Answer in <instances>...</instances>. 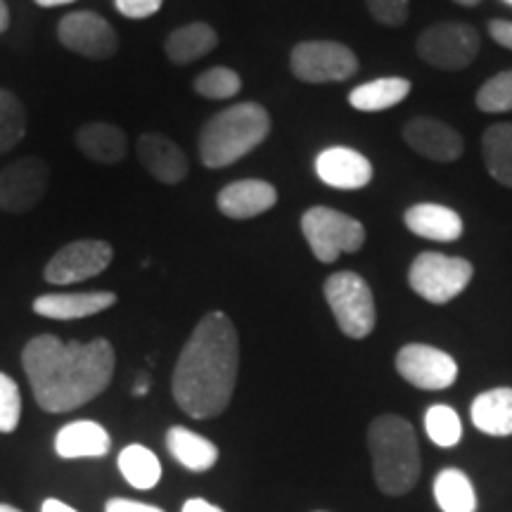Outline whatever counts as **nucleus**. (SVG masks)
<instances>
[{
    "mask_svg": "<svg viewBox=\"0 0 512 512\" xmlns=\"http://www.w3.org/2000/svg\"><path fill=\"white\" fill-rule=\"evenodd\" d=\"M10 27V10L5 5V0H0V34Z\"/></svg>",
    "mask_w": 512,
    "mask_h": 512,
    "instance_id": "nucleus-40",
    "label": "nucleus"
},
{
    "mask_svg": "<svg viewBox=\"0 0 512 512\" xmlns=\"http://www.w3.org/2000/svg\"><path fill=\"white\" fill-rule=\"evenodd\" d=\"M19 418H22V394L17 382L10 375L0 373V432H15Z\"/></svg>",
    "mask_w": 512,
    "mask_h": 512,
    "instance_id": "nucleus-33",
    "label": "nucleus"
},
{
    "mask_svg": "<svg viewBox=\"0 0 512 512\" xmlns=\"http://www.w3.org/2000/svg\"><path fill=\"white\" fill-rule=\"evenodd\" d=\"M41 8H60V5H69L74 3V0H36Z\"/></svg>",
    "mask_w": 512,
    "mask_h": 512,
    "instance_id": "nucleus-41",
    "label": "nucleus"
},
{
    "mask_svg": "<svg viewBox=\"0 0 512 512\" xmlns=\"http://www.w3.org/2000/svg\"><path fill=\"white\" fill-rule=\"evenodd\" d=\"M162 3L164 0H114V5H117L121 15L131 19H147L157 15Z\"/></svg>",
    "mask_w": 512,
    "mask_h": 512,
    "instance_id": "nucleus-35",
    "label": "nucleus"
},
{
    "mask_svg": "<svg viewBox=\"0 0 512 512\" xmlns=\"http://www.w3.org/2000/svg\"><path fill=\"white\" fill-rule=\"evenodd\" d=\"M117 304L114 292H74V294H41L34 299V311L53 320H79L112 309Z\"/></svg>",
    "mask_w": 512,
    "mask_h": 512,
    "instance_id": "nucleus-18",
    "label": "nucleus"
},
{
    "mask_svg": "<svg viewBox=\"0 0 512 512\" xmlns=\"http://www.w3.org/2000/svg\"><path fill=\"white\" fill-rule=\"evenodd\" d=\"M368 451L373 479L387 496H406L420 477L418 434L406 418L384 413L368 427Z\"/></svg>",
    "mask_w": 512,
    "mask_h": 512,
    "instance_id": "nucleus-3",
    "label": "nucleus"
},
{
    "mask_svg": "<svg viewBox=\"0 0 512 512\" xmlns=\"http://www.w3.org/2000/svg\"><path fill=\"white\" fill-rule=\"evenodd\" d=\"M136 150L143 169L159 183L178 185L190 174V164L183 147L162 133H143L138 138Z\"/></svg>",
    "mask_w": 512,
    "mask_h": 512,
    "instance_id": "nucleus-15",
    "label": "nucleus"
},
{
    "mask_svg": "<svg viewBox=\"0 0 512 512\" xmlns=\"http://www.w3.org/2000/svg\"><path fill=\"white\" fill-rule=\"evenodd\" d=\"M411 93V81L401 76H387V79H375L356 86L349 93V105L358 112H384L392 110Z\"/></svg>",
    "mask_w": 512,
    "mask_h": 512,
    "instance_id": "nucleus-24",
    "label": "nucleus"
},
{
    "mask_svg": "<svg viewBox=\"0 0 512 512\" xmlns=\"http://www.w3.org/2000/svg\"><path fill=\"white\" fill-rule=\"evenodd\" d=\"M505 3H508V5H512V0H505Z\"/></svg>",
    "mask_w": 512,
    "mask_h": 512,
    "instance_id": "nucleus-44",
    "label": "nucleus"
},
{
    "mask_svg": "<svg viewBox=\"0 0 512 512\" xmlns=\"http://www.w3.org/2000/svg\"><path fill=\"white\" fill-rule=\"evenodd\" d=\"M57 36H60L64 48L88 57V60H110L119 50L117 31L105 17L95 15L91 10L72 12V15L62 17L57 24Z\"/></svg>",
    "mask_w": 512,
    "mask_h": 512,
    "instance_id": "nucleus-12",
    "label": "nucleus"
},
{
    "mask_svg": "<svg viewBox=\"0 0 512 512\" xmlns=\"http://www.w3.org/2000/svg\"><path fill=\"white\" fill-rule=\"evenodd\" d=\"M76 147L91 162L98 164H119L128 152L126 133L117 124L107 121H91L76 131Z\"/></svg>",
    "mask_w": 512,
    "mask_h": 512,
    "instance_id": "nucleus-21",
    "label": "nucleus"
},
{
    "mask_svg": "<svg viewBox=\"0 0 512 512\" xmlns=\"http://www.w3.org/2000/svg\"><path fill=\"white\" fill-rule=\"evenodd\" d=\"M41 512H76V510H74V508H69L67 503L57 501V498H48V501L43 503Z\"/></svg>",
    "mask_w": 512,
    "mask_h": 512,
    "instance_id": "nucleus-39",
    "label": "nucleus"
},
{
    "mask_svg": "<svg viewBox=\"0 0 512 512\" xmlns=\"http://www.w3.org/2000/svg\"><path fill=\"white\" fill-rule=\"evenodd\" d=\"M453 3L463 5V8H475V5L482 3V0H453Z\"/></svg>",
    "mask_w": 512,
    "mask_h": 512,
    "instance_id": "nucleus-42",
    "label": "nucleus"
},
{
    "mask_svg": "<svg viewBox=\"0 0 512 512\" xmlns=\"http://www.w3.org/2000/svg\"><path fill=\"white\" fill-rule=\"evenodd\" d=\"M292 74L304 83L349 81L358 72L354 50L337 41L297 43L290 55Z\"/></svg>",
    "mask_w": 512,
    "mask_h": 512,
    "instance_id": "nucleus-8",
    "label": "nucleus"
},
{
    "mask_svg": "<svg viewBox=\"0 0 512 512\" xmlns=\"http://www.w3.org/2000/svg\"><path fill=\"white\" fill-rule=\"evenodd\" d=\"M420 60L437 69H465L479 53V34L465 22H439L418 38Z\"/></svg>",
    "mask_w": 512,
    "mask_h": 512,
    "instance_id": "nucleus-9",
    "label": "nucleus"
},
{
    "mask_svg": "<svg viewBox=\"0 0 512 512\" xmlns=\"http://www.w3.org/2000/svg\"><path fill=\"white\" fill-rule=\"evenodd\" d=\"M316 174L330 188L358 190L373 181V164L361 152L339 145L320 152L316 159Z\"/></svg>",
    "mask_w": 512,
    "mask_h": 512,
    "instance_id": "nucleus-16",
    "label": "nucleus"
},
{
    "mask_svg": "<svg viewBox=\"0 0 512 512\" xmlns=\"http://www.w3.org/2000/svg\"><path fill=\"white\" fill-rule=\"evenodd\" d=\"M482 155L486 171L505 188H512V124H494L484 131Z\"/></svg>",
    "mask_w": 512,
    "mask_h": 512,
    "instance_id": "nucleus-27",
    "label": "nucleus"
},
{
    "mask_svg": "<svg viewBox=\"0 0 512 512\" xmlns=\"http://www.w3.org/2000/svg\"><path fill=\"white\" fill-rule=\"evenodd\" d=\"M166 448L190 472H207L219 460V448H216V444H211L209 439H204L197 432L181 425L171 427L169 434H166Z\"/></svg>",
    "mask_w": 512,
    "mask_h": 512,
    "instance_id": "nucleus-23",
    "label": "nucleus"
},
{
    "mask_svg": "<svg viewBox=\"0 0 512 512\" xmlns=\"http://www.w3.org/2000/svg\"><path fill=\"white\" fill-rule=\"evenodd\" d=\"M425 430L437 446L453 448L463 437V422L451 406H432L425 415Z\"/></svg>",
    "mask_w": 512,
    "mask_h": 512,
    "instance_id": "nucleus-30",
    "label": "nucleus"
},
{
    "mask_svg": "<svg viewBox=\"0 0 512 512\" xmlns=\"http://www.w3.org/2000/svg\"><path fill=\"white\" fill-rule=\"evenodd\" d=\"M0 512H22V510L12 508V505H0Z\"/></svg>",
    "mask_w": 512,
    "mask_h": 512,
    "instance_id": "nucleus-43",
    "label": "nucleus"
},
{
    "mask_svg": "<svg viewBox=\"0 0 512 512\" xmlns=\"http://www.w3.org/2000/svg\"><path fill=\"white\" fill-rule=\"evenodd\" d=\"M403 140L418 155L432 159V162H456L463 157L465 143L463 136L446 121L432 117L411 119L403 126Z\"/></svg>",
    "mask_w": 512,
    "mask_h": 512,
    "instance_id": "nucleus-14",
    "label": "nucleus"
},
{
    "mask_svg": "<svg viewBox=\"0 0 512 512\" xmlns=\"http://www.w3.org/2000/svg\"><path fill=\"white\" fill-rule=\"evenodd\" d=\"M275 202H278V190L271 183L256 181V178L230 183L216 197L221 214L233 221H245L266 214L268 209L275 207Z\"/></svg>",
    "mask_w": 512,
    "mask_h": 512,
    "instance_id": "nucleus-17",
    "label": "nucleus"
},
{
    "mask_svg": "<svg viewBox=\"0 0 512 512\" xmlns=\"http://www.w3.org/2000/svg\"><path fill=\"white\" fill-rule=\"evenodd\" d=\"M434 498L444 512H477V491L458 467H446L434 479Z\"/></svg>",
    "mask_w": 512,
    "mask_h": 512,
    "instance_id": "nucleus-26",
    "label": "nucleus"
},
{
    "mask_svg": "<svg viewBox=\"0 0 512 512\" xmlns=\"http://www.w3.org/2000/svg\"><path fill=\"white\" fill-rule=\"evenodd\" d=\"M22 366L38 406L48 413H69L110 387L114 347L102 337L81 344L38 335L24 347Z\"/></svg>",
    "mask_w": 512,
    "mask_h": 512,
    "instance_id": "nucleus-1",
    "label": "nucleus"
},
{
    "mask_svg": "<svg viewBox=\"0 0 512 512\" xmlns=\"http://www.w3.org/2000/svg\"><path fill=\"white\" fill-rule=\"evenodd\" d=\"M110 448V434L93 420L72 422L55 437V451L60 458H102L110 453Z\"/></svg>",
    "mask_w": 512,
    "mask_h": 512,
    "instance_id": "nucleus-20",
    "label": "nucleus"
},
{
    "mask_svg": "<svg viewBox=\"0 0 512 512\" xmlns=\"http://www.w3.org/2000/svg\"><path fill=\"white\" fill-rule=\"evenodd\" d=\"M271 133V117L259 102H240L214 114L200 133V159L207 169H226L256 150Z\"/></svg>",
    "mask_w": 512,
    "mask_h": 512,
    "instance_id": "nucleus-4",
    "label": "nucleus"
},
{
    "mask_svg": "<svg viewBox=\"0 0 512 512\" xmlns=\"http://www.w3.org/2000/svg\"><path fill=\"white\" fill-rule=\"evenodd\" d=\"M394 366L403 380L425 392L448 389L458 380L456 358L430 344H406L396 354Z\"/></svg>",
    "mask_w": 512,
    "mask_h": 512,
    "instance_id": "nucleus-11",
    "label": "nucleus"
},
{
    "mask_svg": "<svg viewBox=\"0 0 512 512\" xmlns=\"http://www.w3.org/2000/svg\"><path fill=\"white\" fill-rule=\"evenodd\" d=\"M105 512H164V510L155 508V505L128 501V498H112V501H107Z\"/></svg>",
    "mask_w": 512,
    "mask_h": 512,
    "instance_id": "nucleus-36",
    "label": "nucleus"
},
{
    "mask_svg": "<svg viewBox=\"0 0 512 512\" xmlns=\"http://www.w3.org/2000/svg\"><path fill=\"white\" fill-rule=\"evenodd\" d=\"M27 133V112L15 93L0 88V155L10 152Z\"/></svg>",
    "mask_w": 512,
    "mask_h": 512,
    "instance_id": "nucleus-29",
    "label": "nucleus"
},
{
    "mask_svg": "<svg viewBox=\"0 0 512 512\" xmlns=\"http://www.w3.org/2000/svg\"><path fill=\"white\" fill-rule=\"evenodd\" d=\"M183 512H223V510L216 508V505H211L209 501H204V498H190V501L183 505Z\"/></svg>",
    "mask_w": 512,
    "mask_h": 512,
    "instance_id": "nucleus-38",
    "label": "nucleus"
},
{
    "mask_svg": "<svg viewBox=\"0 0 512 512\" xmlns=\"http://www.w3.org/2000/svg\"><path fill=\"white\" fill-rule=\"evenodd\" d=\"M119 470L124 479L131 486H136L140 491L155 489L159 477H162V465H159V458L150 448L131 444L126 446L124 451L119 453Z\"/></svg>",
    "mask_w": 512,
    "mask_h": 512,
    "instance_id": "nucleus-28",
    "label": "nucleus"
},
{
    "mask_svg": "<svg viewBox=\"0 0 512 512\" xmlns=\"http://www.w3.org/2000/svg\"><path fill=\"white\" fill-rule=\"evenodd\" d=\"M472 422L479 432L489 437H510L512 434V389L498 387L479 394L472 401Z\"/></svg>",
    "mask_w": 512,
    "mask_h": 512,
    "instance_id": "nucleus-22",
    "label": "nucleus"
},
{
    "mask_svg": "<svg viewBox=\"0 0 512 512\" xmlns=\"http://www.w3.org/2000/svg\"><path fill=\"white\" fill-rule=\"evenodd\" d=\"M219 43L216 31L204 22L188 24V27L176 29L166 38V57L174 64H192L209 55Z\"/></svg>",
    "mask_w": 512,
    "mask_h": 512,
    "instance_id": "nucleus-25",
    "label": "nucleus"
},
{
    "mask_svg": "<svg viewBox=\"0 0 512 512\" xmlns=\"http://www.w3.org/2000/svg\"><path fill=\"white\" fill-rule=\"evenodd\" d=\"M477 107L486 114L512 112V69L482 83L477 91Z\"/></svg>",
    "mask_w": 512,
    "mask_h": 512,
    "instance_id": "nucleus-32",
    "label": "nucleus"
},
{
    "mask_svg": "<svg viewBox=\"0 0 512 512\" xmlns=\"http://www.w3.org/2000/svg\"><path fill=\"white\" fill-rule=\"evenodd\" d=\"M240 373V337L223 311L204 316L178 356L174 399L183 413L209 420L230 406Z\"/></svg>",
    "mask_w": 512,
    "mask_h": 512,
    "instance_id": "nucleus-2",
    "label": "nucleus"
},
{
    "mask_svg": "<svg viewBox=\"0 0 512 512\" xmlns=\"http://www.w3.org/2000/svg\"><path fill=\"white\" fill-rule=\"evenodd\" d=\"M323 292L337 328L349 339H366L375 330V297L361 275L354 271L332 273L325 280Z\"/></svg>",
    "mask_w": 512,
    "mask_h": 512,
    "instance_id": "nucleus-5",
    "label": "nucleus"
},
{
    "mask_svg": "<svg viewBox=\"0 0 512 512\" xmlns=\"http://www.w3.org/2000/svg\"><path fill=\"white\" fill-rule=\"evenodd\" d=\"M475 268L463 256L422 252L408 271V283L418 297L430 304H448L470 285Z\"/></svg>",
    "mask_w": 512,
    "mask_h": 512,
    "instance_id": "nucleus-7",
    "label": "nucleus"
},
{
    "mask_svg": "<svg viewBox=\"0 0 512 512\" xmlns=\"http://www.w3.org/2000/svg\"><path fill=\"white\" fill-rule=\"evenodd\" d=\"M489 34L496 43H501L503 48L512 50V22H508V19H491Z\"/></svg>",
    "mask_w": 512,
    "mask_h": 512,
    "instance_id": "nucleus-37",
    "label": "nucleus"
},
{
    "mask_svg": "<svg viewBox=\"0 0 512 512\" xmlns=\"http://www.w3.org/2000/svg\"><path fill=\"white\" fill-rule=\"evenodd\" d=\"M406 228L413 235L434 242H453L463 235V219L453 209L441 207V204H413L403 214Z\"/></svg>",
    "mask_w": 512,
    "mask_h": 512,
    "instance_id": "nucleus-19",
    "label": "nucleus"
},
{
    "mask_svg": "<svg viewBox=\"0 0 512 512\" xmlns=\"http://www.w3.org/2000/svg\"><path fill=\"white\" fill-rule=\"evenodd\" d=\"M370 15L384 27H401L406 24L411 0H366Z\"/></svg>",
    "mask_w": 512,
    "mask_h": 512,
    "instance_id": "nucleus-34",
    "label": "nucleus"
},
{
    "mask_svg": "<svg viewBox=\"0 0 512 512\" xmlns=\"http://www.w3.org/2000/svg\"><path fill=\"white\" fill-rule=\"evenodd\" d=\"M302 233L320 264H332L342 254L366 245V228L354 216L330 207H311L302 216Z\"/></svg>",
    "mask_w": 512,
    "mask_h": 512,
    "instance_id": "nucleus-6",
    "label": "nucleus"
},
{
    "mask_svg": "<svg viewBox=\"0 0 512 512\" xmlns=\"http://www.w3.org/2000/svg\"><path fill=\"white\" fill-rule=\"evenodd\" d=\"M50 185V166L41 157H22L0 171V209L24 214L43 200Z\"/></svg>",
    "mask_w": 512,
    "mask_h": 512,
    "instance_id": "nucleus-10",
    "label": "nucleus"
},
{
    "mask_svg": "<svg viewBox=\"0 0 512 512\" xmlns=\"http://www.w3.org/2000/svg\"><path fill=\"white\" fill-rule=\"evenodd\" d=\"M240 88V74L228 67H211L195 79V93L207 100H228L233 95H238Z\"/></svg>",
    "mask_w": 512,
    "mask_h": 512,
    "instance_id": "nucleus-31",
    "label": "nucleus"
},
{
    "mask_svg": "<svg viewBox=\"0 0 512 512\" xmlns=\"http://www.w3.org/2000/svg\"><path fill=\"white\" fill-rule=\"evenodd\" d=\"M316 512H325V510H316Z\"/></svg>",
    "mask_w": 512,
    "mask_h": 512,
    "instance_id": "nucleus-45",
    "label": "nucleus"
},
{
    "mask_svg": "<svg viewBox=\"0 0 512 512\" xmlns=\"http://www.w3.org/2000/svg\"><path fill=\"white\" fill-rule=\"evenodd\" d=\"M114 247L105 240H76L48 261L43 278L53 285H74L95 278L112 264Z\"/></svg>",
    "mask_w": 512,
    "mask_h": 512,
    "instance_id": "nucleus-13",
    "label": "nucleus"
}]
</instances>
